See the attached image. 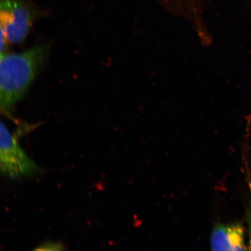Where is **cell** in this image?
I'll list each match as a JSON object with an SVG mask.
<instances>
[{
	"instance_id": "6da1fadb",
	"label": "cell",
	"mask_w": 251,
	"mask_h": 251,
	"mask_svg": "<svg viewBox=\"0 0 251 251\" xmlns=\"http://www.w3.org/2000/svg\"><path fill=\"white\" fill-rule=\"evenodd\" d=\"M50 46L41 45L20 53H1L0 108L12 117L15 106L28 89L49 57Z\"/></svg>"
},
{
	"instance_id": "7a4b0ae2",
	"label": "cell",
	"mask_w": 251,
	"mask_h": 251,
	"mask_svg": "<svg viewBox=\"0 0 251 251\" xmlns=\"http://www.w3.org/2000/svg\"><path fill=\"white\" fill-rule=\"evenodd\" d=\"M37 14V9L30 0H1V31L9 43L23 42Z\"/></svg>"
},
{
	"instance_id": "3957f363",
	"label": "cell",
	"mask_w": 251,
	"mask_h": 251,
	"mask_svg": "<svg viewBox=\"0 0 251 251\" xmlns=\"http://www.w3.org/2000/svg\"><path fill=\"white\" fill-rule=\"evenodd\" d=\"M0 131V168L2 174L13 179L38 174V166L22 149L17 139L9 132L2 122Z\"/></svg>"
},
{
	"instance_id": "277c9868",
	"label": "cell",
	"mask_w": 251,
	"mask_h": 251,
	"mask_svg": "<svg viewBox=\"0 0 251 251\" xmlns=\"http://www.w3.org/2000/svg\"><path fill=\"white\" fill-rule=\"evenodd\" d=\"M211 247L213 251L247 250L243 226L240 224L216 226L211 234Z\"/></svg>"
},
{
	"instance_id": "5b68a950",
	"label": "cell",
	"mask_w": 251,
	"mask_h": 251,
	"mask_svg": "<svg viewBox=\"0 0 251 251\" xmlns=\"http://www.w3.org/2000/svg\"><path fill=\"white\" fill-rule=\"evenodd\" d=\"M65 247L61 243L46 242L40 245L34 250L37 251H63L65 250Z\"/></svg>"
},
{
	"instance_id": "8992f818",
	"label": "cell",
	"mask_w": 251,
	"mask_h": 251,
	"mask_svg": "<svg viewBox=\"0 0 251 251\" xmlns=\"http://www.w3.org/2000/svg\"><path fill=\"white\" fill-rule=\"evenodd\" d=\"M247 222L249 225V249L248 250H251V205L249 209L247 216Z\"/></svg>"
}]
</instances>
